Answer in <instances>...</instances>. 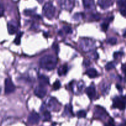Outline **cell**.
<instances>
[{
  "label": "cell",
  "mask_w": 126,
  "mask_h": 126,
  "mask_svg": "<svg viewBox=\"0 0 126 126\" xmlns=\"http://www.w3.org/2000/svg\"><path fill=\"white\" fill-rule=\"evenodd\" d=\"M47 107L52 111H59L60 109V104L55 98H51L46 103Z\"/></svg>",
  "instance_id": "cell-6"
},
{
  "label": "cell",
  "mask_w": 126,
  "mask_h": 126,
  "mask_svg": "<svg viewBox=\"0 0 126 126\" xmlns=\"http://www.w3.org/2000/svg\"><path fill=\"white\" fill-rule=\"evenodd\" d=\"M86 93L90 99H93L96 95L95 87L94 85L92 84L89 87L86 88Z\"/></svg>",
  "instance_id": "cell-13"
},
{
  "label": "cell",
  "mask_w": 126,
  "mask_h": 126,
  "mask_svg": "<svg viewBox=\"0 0 126 126\" xmlns=\"http://www.w3.org/2000/svg\"><path fill=\"white\" fill-rule=\"evenodd\" d=\"M126 102L124 97H116L113 100V107L118 108L120 110H124L126 109Z\"/></svg>",
  "instance_id": "cell-3"
},
{
  "label": "cell",
  "mask_w": 126,
  "mask_h": 126,
  "mask_svg": "<svg viewBox=\"0 0 126 126\" xmlns=\"http://www.w3.org/2000/svg\"><path fill=\"white\" fill-rule=\"evenodd\" d=\"M4 13V8L2 4H0V17L3 16Z\"/></svg>",
  "instance_id": "cell-32"
},
{
  "label": "cell",
  "mask_w": 126,
  "mask_h": 126,
  "mask_svg": "<svg viewBox=\"0 0 126 126\" xmlns=\"http://www.w3.org/2000/svg\"><path fill=\"white\" fill-rule=\"evenodd\" d=\"M118 5L120 9L126 10V0H118Z\"/></svg>",
  "instance_id": "cell-23"
},
{
  "label": "cell",
  "mask_w": 126,
  "mask_h": 126,
  "mask_svg": "<svg viewBox=\"0 0 126 126\" xmlns=\"http://www.w3.org/2000/svg\"><path fill=\"white\" fill-rule=\"evenodd\" d=\"M80 46L82 50L86 52H88L93 49L95 44L92 39H89V38H83L81 39Z\"/></svg>",
  "instance_id": "cell-4"
},
{
  "label": "cell",
  "mask_w": 126,
  "mask_h": 126,
  "mask_svg": "<svg viewBox=\"0 0 126 126\" xmlns=\"http://www.w3.org/2000/svg\"><path fill=\"white\" fill-rule=\"evenodd\" d=\"M44 1V0H37V1H38V2H39L40 4L43 3V1Z\"/></svg>",
  "instance_id": "cell-37"
},
{
  "label": "cell",
  "mask_w": 126,
  "mask_h": 126,
  "mask_svg": "<svg viewBox=\"0 0 126 126\" xmlns=\"http://www.w3.org/2000/svg\"><path fill=\"white\" fill-rule=\"evenodd\" d=\"M16 89V87L14 83L12 82V80L10 78H7L5 79L4 82V91L6 94H9L14 92Z\"/></svg>",
  "instance_id": "cell-7"
},
{
  "label": "cell",
  "mask_w": 126,
  "mask_h": 126,
  "mask_svg": "<svg viewBox=\"0 0 126 126\" xmlns=\"http://www.w3.org/2000/svg\"><path fill=\"white\" fill-rule=\"evenodd\" d=\"M105 126H114V123H113V120H111H111L108 122V124H106Z\"/></svg>",
  "instance_id": "cell-35"
},
{
  "label": "cell",
  "mask_w": 126,
  "mask_h": 126,
  "mask_svg": "<svg viewBox=\"0 0 126 126\" xmlns=\"http://www.w3.org/2000/svg\"><path fill=\"white\" fill-rule=\"evenodd\" d=\"M84 7L86 10L92 11L95 9L94 0H82Z\"/></svg>",
  "instance_id": "cell-14"
},
{
  "label": "cell",
  "mask_w": 126,
  "mask_h": 126,
  "mask_svg": "<svg viewBox=\"0 0 126 126\" xmlns=\"http://www.w3.org/2000/svg\"><path fill=\"white\" fill-rule=\"evenodd\" d=\"M23 32H19L18 34L16 36V38L14 40V43L16 45H20L21 42V38H22V35H23Z\"/></svg>",
  "instance_id": "cell-21"
},
{
  "label": "cell",
  "mask_w": 126,
  "mask_h": 126,
  "mask_svg": "<svg viewBox=\"0 0 126 126\" xmlns=\"http://www.w3.org/2000/svg\"><path fill=\"white\" fill-rule=\"evenodd\" d=\"M64 114L69 117H71L74 116L73 112L72 106H71L70 104L67 105H66V107H65Z\"/></svg>",
  "instance_id": "cell-18"
},
{
  "label": "cell",
  "mask_w": 126,
  "mask_h": 126,
  "mask_svg": "<svg viewBox=\"0 0 126 126\" xmlns=\"http://www.w3.org/2000/svg\"><path fill=\"white\" fill-rule=\"evenodd\" d=\"M60 4L62 8L71 11L75 6V0H60Z\"/></svg>",
  "instance_id": "cell-8"
},
{
  "label": "cell",
  "mask_w": 126,
  "mask_h": 126,
  "mask_svg": "<svg viewBox=\"0 0 126 126\" xmlns=\"http://www.w3.org/2000/svg\"><path fill=\"white\" fill-rule=\"evenodd\" d=\"M123 36H124V37H125V38H126V31L125 32V33H124V34H123Z\"/></svg>",
  "instance_id": "cell-38"
},
{
  "label": "cell",
  "mask_w": 126,
  "mask_h": 126,
  "mask_svg": "<svg viewBox=\"0 0 126 126\" xmlns=\"http://www.w3.org/2000/svg\"><path fill=\"white\" fill-rule=\"evenodd\" d=\"M117 41H117V39L116 38H110L108 39V41H107L108 43L111 44V45H114V44H116Z\"/></svg>",
  "instance_id": "cell-30"
},
{
  "label": "cell",
  "mask_w": 126,
  "mask_h": 126,
  "mask_svg": "<svg viewBox=\"0 0 126 126\" xmlns=\"http://www.w3.org/2000/svg\"><path fill=\"white\" fill-rule=\"evenodd\" d=\"M77 116L79 118H84L86 116V112L84 110H80L77 112Z\"/></svg>",
  "instance_id": "cell-26"
},
{
  "label": "cell",
  "mask_w": 126,
  "mask_h": 126,
  "mask_svg": "<svg viewBox=\"0 0 126 126\" xmlns=\"http://www.w3.org/2000/svg\"><path fill=\"white\" fill-rule=\"evenodd\" d=\"M39 84L42 86H44V87L49 84V78L47 77L46 76H44V75H41V76H39Z\"/></svg>",
  "instance_id": "cell-16"
},
{
  "label": "cell",
  "mask_w": 126,
  "mask_h": 126,
  "mask_svg": "<svg viewBox=\"0 0 126 126\" xmlns=\"http://www.w3.org/2000/svg\"><path fill=\"white\" fill-rule=\"evenodd\" d=\"M113 0H98V4L103 9H107L113 5Z\"/></svg>",
  "instance_id": "cell-12"
},
{
  "label": "cell",
  "mask_w": 126,
  "mask_h": 126,
  "mask_svg": "<svg viewBox=\"0 0 126 126\" xmlns=\"http://www.w3.org/2000/svg\"><path fill=\"white\" fill-rule=\"evenodd\" d=\"M43 13L46 18L52 19L55 15V7L51 2H46L43 7Z\"/></svg>",
  "instance_id": "cell-2"
},
{
  "label": "cell",
  "mask_w": 126,
  "mask_h": 126,
  "mask_svg": "<svg viewBox=\"0 0 126 126\" xmlns=\"http://www.w3.org/2000/svg\"><path fill=\"white\" fill-rule=\"evenodd\" d=\"M119 11H120V13H121V14L122 15V16L126 17V10L120 9V10H119Z\"/></svg>",
  "instance_id": "cell-34"
},
{
  "label": "cell",
  "mask_w": 126,
  "mask_h": 126,
  "mask_svg": "<svg viewBox=\"0 0 126 126\" xmlns=\"http://www.w3.org/2000/svg\"><path fill=\"white\" fill-rule=\"evenodd\" d=\"M86 75L91 78H95L98 76V72L95 68H89L86 71Z\"/></svg>",
  "instance_id": "cell-17"
},
{
  "label": "cell",
  "mask_w": 126,
  "mask_h": 126,
  "mask_svg": "<svg viewBox=\"0 0 126 126\" xmlns=\"http://www.w3.org/2000/svg\"><path fill=\"white\" fill-rule=\"evenodd\" d=\"M113 17H111L110 18H107L103 23L101 24V28L103 32H106L108 30V27H109V24L112 20H113Z\"/></svg>",
  "instance_id": "cell-15"
},
{
  "label": "cell",
  "mask_w": 126,
  "mask_h": 126,
  "mask_svg": "<svg viewBox=\"0 0 126 126\" xmlns=\"http://www.w3.org/2000/svg\"><path fill=\"white\" fill-rule=\"evenodd\" d=\"M34 94L39 98H43L46 95V89L44 86L39 85V86H37L34 89Z\"/></svg>",
  "instance_id": "cell-10"
},
{
  "label": "cell",
  "mask_w": 126,
  "mask_h": 126,
  "mask_svg": "<svg viewBox=\"0 0 126 126\" xmlns=\"http://www.w3.org/2000/svg\"><path fill=\"white\" fill-rule=\"evenodd\" d=\"M40 120V116L35 111H33L30 114L28 118V121L31 124H36Z\"/></svg>",
  "instance_id": "cell-9"
},
{
  "label": "cell",
  "mask_w": 126,
  "mask_h": 126,
  "mask_svg": "<svg viewBox=\"0 0 126 126\" xmlns=\"http://www.w3.org/2000/svg\"><path fill=\"white\" fill-rule=\"evenodd\" d=\"M62 31H63L66 34H70V33H72V30H71V28L69 26H65L63 28Z\"/></svg>",
  "instance_id": "cell-28"
},
{
  "label": "cell",
  "mask_w": 126,
  "mask_h": 126,
  "mask_svg": "<svg viewBox=\"0 0 126 126\" xmlns=\"http://www.w3.org/2000/svg\"><path fill=\"white\" fill-rule=\"evenodd\" d=\"M121 70L126 75V63L123 64L121 66Z\"/></svg>",
  "instance_id": "cell-33"
},
{
  "label": "cell",
  "mask_w": 126,
  "mask_h": 126,
  "mask_svg": "<svg viewBox=\"0 0 126 126\" xmlns=\"http://www.w3.org/2000/svg\"><path fill=\"white\" fill-rule=\"evenodd\" d=\"M124 98H125V100H126V95L125 96V97H124Z\"/></svg>",
  "instance_id": "cell-39"
},
{
  "label": "cell",
  "mask_w": 126,
  "mask_h": 126,
  "mask_svg": "<svg viewBox=\"0 0 126 126\" xmlns=\"http://www.w3.org/2000/svg\"><path fill=\"white\" fill-rule=\"evenodd\" d=\"M109 89H110L109 85L105 84H103V86H102V92H103V93L108 94V91H109Z\"/></svg>",
  "instance_id": "cell-29"
},
{
  "label": "cell",
  "mask_w": 126,
  "mask_h": 126,
  "mask_svg": "<svg viewBox=\"0 0 126 126\" xmlns=\"http://www.w3.org/2000/svg\"><path fill=\"white\" fill-rule=\"evenodd\" d=\"M68 71V66L66 65H63L60 66V67L58 68V74L59 76H63V75H65Z\"/></svg>",
  "instance_id": "cell-19"
},
{
  "label": "cell",
  "mask_w": 126,
  "mask_h": 126,
  "mask_svg": "<svg viewBox=\"0 0 126 126\" xmlns=\"http://www.w3.org/2000/svg\"><path fill=\"white\" fill-rule=\"evenodd\" d=\"M18 26L14 21H11L7 23V30L10 34H14L17 32Z\"/></svg>",
  "instance_id": "cell-11"
},
{
  "label": "cell",
  "mask_w": 126,
  "mask_h": 126,
  "mask_svg": "<svg viewBox=\"0 0 126 126\" xmlns=\"http://www.w3.org/2000/svg\"><path fill=\"white\" fill-rule=\"evenodd\" d=\"M116 87H117V89L119 90V91H122L121 87V86H119V85H116Z\"/></svg>",
  "instance_id": "cell-36"
},
{
  "label": "cell",
  "mask_w": 126,
  "mask_h": 126,
  "mask_svg": "<svg viewBox=\"0 0 126 126\" xmlns=\"http://www.w3.org/2000/svg\"><path fill=\"white\" fill-rule=\"evenodd\" d=\"M51 118V115L50 113L48 111H44L43 113V119L44 121H50Z\"/></svg>",
  "instance_id": "cell-20"
},
{
  "label": "cell",
  "mask_w": 126,
  "mask_h": 126,
  "mask_svg": "<svg viewBox=\"0 0 126 126\" xmlns=\"http://www.w3.org/2000/svg\"><path fill=\"white\" fill-rule=\"evenodd\" d=\"M95 115L98 119H105L108 116V113L105 108L100 106H95Z\"/></svg>",
  "instance_id": "cell-5"
},
{
  "label": "cell",
  "mask_w": 126,
  "mask_h": 126,
  "mask_svg": "<svg viewBox=\"0 0 126 126\" xmlns=\"http://www.w3.org/2000/svg\"><path fill=\"white\" fill-rule=\"evenodd\" d=\"M23 14L25 16H33L34 14V10L33 9H26L23 11Z\"/></svg>",
  "instance_id": "cell-27"
},
{
  "label": "cell",
  "mask_w": 126,
  "mask_h": 126,
  "mask_svg": "<svg viewBox=\"0 0 126 126\" xmlns=\"http://www.w3.org/2000/svg\"><path fill=\"white\" fill-rule=\"evenodd\" d=\"M0 92H1V89H0Z\"/></svg>",
  "instance_id": "cell-40"
},
{
  "label": "cell",
  "mask_w": 126,
  "mask_h": 126,
  "mask_svg": "<svg viewBox=\"0 0 126 126\" xmlns=\"http://www.w3.org/2000/svg\"><path fill=\"white\" fill-rule=\"evenodd\" d=\"M123 52H116L114 53V55H113V57L115 59H118L120 57L123 56Z\"/></svg>",
  "instance_id": "cell-31"
},
{
  "label": "cell",
  "mask_w": 126,
  "mask_h": 126,
  "mask_svg": "<svg viewBox=\"0 0 126 126\" xmlns=\"http://www.w3.org/2000/svg\"><path fill=\"white\" fill-rule=\"evenodd\" d=\"M57 59L53 55H46L41 58L39 65L42 68L47 71L54 70L57 66Z\"/></svg>",
  "instance_id": "cell-1"
},
{
  "label": "cell",
  "mask_w": 126,
  "mask_h": 126,
  "mask_svg": "<svg viewBox=\"0 0 126 126\" xmlns=\"http://www.w3.org/2000/svg\"><path fill=\"white\" fill-rule=\"evenodd\" d=\"M60 87H61V83H60V81H59V80L55 81L54 84H53V89L54 91H57V90L59 89Z\"/></svg>",
  "instance_id": "cell-24"
},
{
  "label": "cell",
  "mask_w": 126,
  "mask_h": 126,
  "mask_svg": "<svg viewBox=\"0 0 126 126\" xmlns=\"http://www.w3.org/2000/svg\"><path fill=\"white\" fill-rule=\"evenodd\" d=\"M116 65V63L115 62H110L108 63L106 65L105 68L106 70L109 71V70H112V69L114 68Z\"/></svg>",
  "instance_id": "cell-22"
},
{
  "label": "cell",
  "mask_w": 126,
  "mask_h": 126,
  "mask_svg": "<svg viewBox=\"0 0 126 126\" xmlns=\"http://www.w3.org/2000/svg\"><path fill=\"white\" fill-rule=\"evenodd\" d=\"M84 14L82 13H76L73 16V18L75 20H79L82 19Z\"/></svg>",
  "instance_id": "cell-25"
}]
</instances>
